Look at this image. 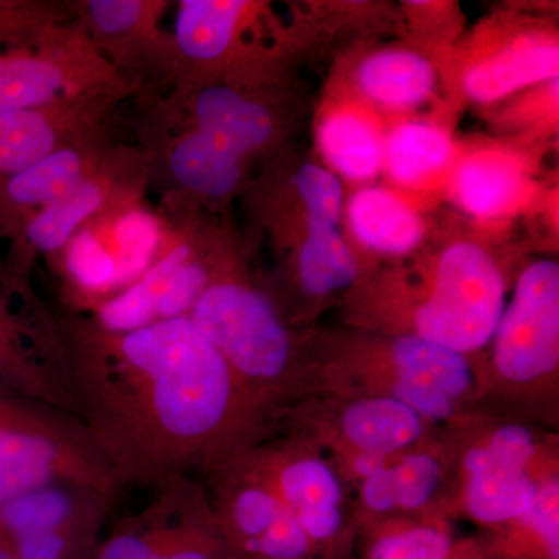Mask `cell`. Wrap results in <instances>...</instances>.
Masks as SVG:
<instances>
[{"mask_svg":"<svg viewBox=\"0 0 559 559\" xmlns=\"http://www.w3.org/2000/svg\"><path fill=\"white\" fill-rule=\"evenodd\" d=\"M506 308L498 263L474 241H455L440 253L429 299L415 314L417 336L459 353L485 347Z\"/></svg>","mask_w":559,"mask_h":559,"instance_id":"9c48e42d","label":"cell"},{"mask_svg":"<svg viewBox=\"0 0 559 559\" xmlns=\"http://www.w3.org/2000/svg\"><path fill=\"white\" fill-rule=\"evenodd\" d=\"M382 465H384V463H382L380 455L366 454V452H364V454L356 460L355 468L359 474L367 477Z\"/></svg>","mask_w":559,"mask_h":559,"instance_id":"74e56055","label":"cell"},{"mask_svg":"<svg viewBox=\"0 0 559 559\" xmlns=\"http://www.w3.org/2000/svg\"><path fill=\"white\" fill-rule=\"evenodd\" d=\"M347 221L360 245L384 255H406L425 238L417 210L385 187L356 191L347 205Z\"/></svg>","mask_w":559,"mask_h":559,"instance_id":"ffe728a7","label":"cell"},{"mask_svg":"<svg viewBox=\"0 0 559 559\" xmlns=\"http://www.w3.org/2000/svg\"><path fill=\"white\" fill-rule=\"evenodd\" d=\"M72 17L70 0H0V44L31 38Z\"/></svg>","mask_w":559,"mask_h":559,"instance_id":"f546056e","label":"cell"},{"mask_svg":"<svg viewBox=\"0 0 559 559\" xmlns=\"http://www.w3.org/2000/svg\"><path fill=\"white\" fill-rule=\"evenodd\" d=\"M471 476L468 507L474 518L498 524L521 518L536 495L525 468L492 457L487 448L471 450L465 457Z\"/></svg>","mask_w":559,"mask_h":559,"instance_id":"7402d4cb","label":"cell"},{"mask_svg":"<svg viewBox=\"0 0 559 559\" xmlns=\"http://www.w3.org/2000/svg\"><path fill=\"white\" fill-rule=\"evenodd\" d=\"M0 399L60 412L79 421L68 349L33 272L0 260Z\"/></svg>","mask_w":559,"mask_h":559,"instance_id":"277c9868","label":"cell"},{"mask_svg":"<svg viewBox=\"0 0 559 559\" xmlns=\"http://www.w3.org/2000/svg\"><path fill=\"white\" fill-rule=\"evenodd\" d=\"M559 46L546 33H527L473 62L463 75L471 100L492 105L525 87L558 80Z\"/></svg>","mask_w":559,"mask_h":559,"instance_id":"ac0fdd59","label":"cell"},{"mask_svg":"<svg viewBox=\"0 0 559 559\" xmlns=\"http://www.w3.org/2000/svg\"><path fill=\"white\" fill-rule=\"evenodd\" d=\"M384 139L373 121L349 109L331 112L318 131L319 150L330 170L358 182L374 179L382 170Z\"/></svg>","mask_w":559,"mask_h":559,"instance_id":"603a6c76","label":"cell"},{"mask_svg":"<svg viewBox=\"0 0 559 559\" xmlns=\"http://www.w3.org/2000/svg\"><path fill=\"white\" fill-rule=\"evenodd\" d=\"M495 360L511 381H533L559 360V266L554 260L528 264L503 308L495 337Z\"/></svg>","mask_w":559,"mask_h":559,"instance_id":"9a60e30c","label":"cell"},{"mask_svg":"<svg viewBox=\"0 0 559 559\" xmlns=\"http://www.w3.org/2000/svg\"><path fill=\"white\" fill-rule=\"evenodd\" d=\"M395 399L409 406L415 414L432 419L448 418L454 412V400L447 393L411 381H399Z\"/></svg>","mask_w":559,"mask_h":559,"instance_id":"836d02e7","label":"cell"},{"mask_svg":"<svg viewBox=\"0 0 559 559\" xmlns=\"http://www.w3.org/2000/svg\"><path fill=\"white\" fill-rule=\"evenodd\" d=\"M393 362L400 380L415 382L447 393L452 400L462 395L471 384L469 364L462 353L423 340L404 336L393 345Z\"/></svg>","mask_w":559,"mask_h":559,"instance_id":"4316f807","label":"cell"},{"mask_svg":"<svg viewBox=\"0 0 559 559\" xmlns=\"http://www.w3.org/2000/svg\"><path fill=\"white\" fill-rule=\"evenodd\" d=\"M454 154L447 131L426 121H404L384 139L382 170L401 186L417 187L450 168Z\"/></svg>","mask_w":559,"mask_h":559,"instance_id":"cb8c5ba5","label":"cell"},{"mask_svg":"<svg viewBox=\"0 0 559 559\" xmlns=\"http://www.w3.org/2000/svg\"><path fill=\"white\" fill-rule=\"evenodd\" d=\"M452 194L474 218H507L527 200L528 175L511 154L480 150L459 162L452 176Z\"/></svg>","mask_w":559,"mask_h":559,"instance_id":"d6986e66","label":"cell"},{"mask_svg":"<svg viewBox=\"0 0 559 559\" xmlns=\"http://www.w3.org/2000/svg\"><path fill=\"white\" fill-rule=\"evenodd\" d=\"M168 221L145 197L87 221L49 261L61 280V310L90 311L134 283L159 257Z\"/></svg>","mask_w":559,"mask_h":559,"instance_id":"3957f363","label":"cell"},{"mask_svg":"<svg viewBox=\"0 0 559 559\" xmlns=\"http://www.w3.org/2000/svg\"><path fill=\"white\" fill-rule=\"evenodd\" d=\"M159 210L168 221L167 242L159 257L117 296L75 314L116 333L190 314L212 282L229 238L204 218V212Z\"/></svg>","mask_w":559,"mask_h":559,"instance_id":"5b68a950","label":"cell"},{"mask_svg":"<svg viewBox=\"0 0 559 559\" xmlns=\"http://www.w3.org/2000/svg\"><path fill=\"white\" fill-rule=\"evenodd\" d=\"M73 17L112 69L140 95L168 90L171 33L160 21L168 0H70Z\"/></svg>","mask_w":559,"mask_h":559,"instance_id":"7c38bea8","label":"cell"},{"mask_svg":"<svg viewBox=\"0 0 559 559\" xmlns=\"http://www.w3.org/2000/svg\"><path fill=\"white\" fill-rule=\"evenodd\" d=\"M114 500L79 485L33 489L0 503V543L16 559H94Z\"/></svg>","mask_w":559,"mask_h":559,"instance_id":"8fae6325","label":"cell"},{"mask_svg":"<svg viewBox=\"0 0 559 559\" xmlns=\"http://www.w3.org/2000/svg\"><path fill=\"white\" fill-rule=\"evenodd\" d=\"M151 488L153 499L103 535L94 559H240L189 476Z\"/></svg>","mask_w":559,"mask_h":559,"instance_id":"30bf717a","label":"cell"},{"mask_svg":"<svg viewBox=\"0 0 559 559\" xmlns=\"http://www.w3.org/2000/svg\"><path fill=\"white\" fill-rule=\"evenodd\" d=\"M272 69L135 97V143L148 162L150 187L162 191L160 205L205 213L248 190L257 160L270 164L285 135Z\"/></svg>","mask_w":559,"mask_h":559,"instance_id":"7a4b0ae2","label":"cell"},{"mask_svg":"<svg viewBox=\"0 0 559 559\" xmlns=\"http://www.w3.org/2000/svg\"><path fill=\"white\" fill-rule=\"evenodd\" d=\"M296 518L311 543L333 538L341 528L342 516L337 507L300 511Z\"/></svg>","mask_w":559,"mask_h":559,"instance_id":"d590c367","label":"cell"},{"mask_svg":"<svg viewBox=\"0 0 559 559\" xmlns=\"http://www.w3.org/2000/svg\"><path fill=\"white\" fill-rule=\"evenodd\" d=\"M305 223L341 227L344 218V187L341 178L318 164L300 165L289 183Z\"/></svg>","mask_w":559,"mask_h":559,"instance_id":"83f0119b","label":"cell"},{"mask_svg":"<svg viewBox=\"0 0 559 559\" xmlns=\"http://www.w3.org/2000/svg\"><path fill=\"white\" fill-rule=\"evenodd\" d=\"M396 506L419 509L432 496L439 484L440 465L430 455H411L392 468Z\"/></svg>","mask_w":559,"mask_h":559,"instance_id":"1f68e13d","label":"cell"},{"mask_svg":"<svg viewBox=\"0 0 559 559\" xmlns=\"http://www.w3.org/2000/svg\"><path fill=\"white\" fill-rule=\"evenodd\" d=\"M283 503L294 514L312 509H330L341 502L340 481L333 471L319 460L289 463L278 474Z\"/></svg>","mask_w":559,"mask_h":559,"instance_id":"f1b7e54d","label":"cell"},{"mask_svg":"<svg viewBox=\"0 0 559 559\" xmlns=\"http://www.w3.org/2000/svg\"><path fill=\"white\" fill-rule=\"evenodd\" d=\"M189 318L223 355L242 388L252 382L275 384L288 370L289 331L270 297L238 274L230 240Z\"/></svg>","mask_w":559,"mask_h":559,"instance_id":"52a82bcc","label":"cell"},{"mask_svg":"<svg viewBox=\"0 0 559 559\" xmlns=\"http://www.w3.org/2000/svg\"><path fill=\"white\" fill-rule=\"evenodd\" d=\"M487 450L500 462L525 468L535 452V443L528 429L522 426H506L491 437Z\"/></svg>","mask_w":559,"mask_h":559,"instance_id":"e575fe53","label":"cell"},{"mask_svg":"<svg viewBox=\"0 0 559 559\" xmlns=\"http://www.w3.org/2000/svg\"><path fill=\"white\" fill-rule=\"evenodd\" d=\"M364 500L374 511H389L396 507L392 468L384 465L367 476L364 485Z\"/></svg>","mask_w":559,"mask_h":559,"instance_id":"8d00e7d4","label":"cell"},{"mask_svg":"<svg viewBox=\"0 0 559 559\" xmlns=\"http://www.w3.org/2000/svg\"><path fill=\"white\" fill-rule=\"evenodd\" d=\"M342 426L362 452L380 457L403 450L421 432L419 415L396 399L359 401L345 411Z\"/></svg>","mask_w":559,"mask_h":559,"instance_id":"484cf974","label":"cell"},{"mask_svg":"<svg viewBox=\"0 0 559 559\" xmlns=\"http://www.w3.org/2000/svg\"><path fill=\"white\" fill-rule=\"evenodd\" d=\"M521 520L527 524L540 543L546 546L551 559H559V484L557 479L547 481L536 489L535 498Z\"/></svg>","mask_w":559,"mask_h":559,"instance_id":"d6a6232c","label":"cell"},{"mask_svg":"<svg viewBox=\"0 0 559 559\" xmlns=\"http://www.w3.org/2000/svg\"><path fill=\"white\" fill-rule=\"evenodd\" d=\"M123 86L131 84L98 53L75 17L0 44V114Z\"/></svg>","mask_w":559,"mask_h":559,"instance_id":"ba28073f","label":"cell"},{"mask_svg":"<svg viewBox=\"0 0 559 559\" xmlns=\"http://www.w3.org/2000/svg\"><path fill=\"white\" fill-rule=\"evenodd\" d=\"M296 266L301 288L312 296L348 288L358 274V264L341 227L305 221L297 242Z\"/></svg>","mask_w":559,"mask_h":559,"instance_id":"d4e9b609","label":"cell"},{"mask_svg":"<svg viewBox=\"0 0 559 559\" xmlns=\"http://www.w3.org/2000/svg\"><path fill=\"white\" fill-rule=\"evenodd\" d=\"M263 3L246 0H180L171 33V86L267 64L271 58L242 43Z\"/></svg>","mask_w":559,"mask_h":559,"instance_id":"5bb4252c","label":"cell"},{"mask_svg":"<svg viewBox=\"0 0 559 559\" xmlns=\"http://www.w3.org/2000/svg\"><path fill=\"white\" fill-rule=\"evenodd\" d=\"M150 168L138 143H123L100 170L76 183L64 197L33 216L10 240L5 259L21 270L33 272L40 259L49 260L87 221L103 210L131 198L145 197Z\"/></svg>","mask_w":559,"mask_h":559,"instance_id":"4fadbf2b","label":"cell"},{"mask_svg":"<svg viewBox=\"0 0 559 559\" xmlns=\"http://www.w3.org/2000/svg\"><path fill=\"white\" fill-rule=\"evenodd\" d=\"M451 539L436 528L418 527L382 536L369 559H450Z\"/></svg>","mask_w":559,"mask_h":559,"instance_id":"4dcf8cb0","label":"cell"},{"mask_svg":"<svg viewBox=\"0 0 559 559\" xmlns=\"http://www.w3.org/2000/svg\"><path fill=\"white\" fill-rule=\"evenodd\" d=\"M58 484L95 489L112 499L123 488L75 418L0 399V503Z\"/></svg>","mask_w":559,"mask_h":559,"instance_id":"8992f818","label":"cell"},{"mask_svg":"<svg viewBox=\"0 0 559 559\" xmlns=\"http://www.w3.org/2000/svg\"><path fill=\"white\" fill-rule=\"evenodd\" d=\"M134 97V87H112L46 108L0 114V180L109 128L120 106Z\"/></svg>","mask_w":559,"mask_h":559,"instance_id":"2e32d148","label":"cell"},{"mask_svg":"<svg viewBox=\"0 0 559 559\" xmlns=\"http://www.w3.org/2000/svg\"><path fill=\"white\" fill-rule=\"evenodd\" d=\"M57 316L79 421L121 487L189 476L241 423V382L189 316L120 333Z\"/></svg>","mask_w":559,"mask_h":559,"instance_id":"6da1fadb","label":"cell"},{"mask_svg":"<svg viewBox=\"0 0 559 559\" xmlns=\"http://www.w3.org/2000/svg\"><path fill=\"white\" fill-rule=\"evenodd\" d=\"M355 80L364 98L392 110L418 108L437 86L428 58L407 49L374 51L360 61Z\"/></svg>","mask_w":559,"mask_h":559,"instance_id":"44dd1931","label":"cell"},{"mask_svg":"<svg viewBox=\"0 0 559 559\" xmlns=\"http://www.w3.org/2000/svg\"><path fill=\"white\" fill-rule=\"evenodd\" d=\"M0 559H16V557H14L13 551L7 549V547L0 543Z\"/></svg>","mask_w":559,"mask_h":559,"instance_id":"f35d334b","label":"cell"},{"mask_svg":"<svg viewBox=\"0 0 559 559\" xmlns=\"http://www.w3.org/2000/svg\"><path fill=\"white\" fill-rule=\"evenodd\" d=\"M121 145L105 128L0 180V240H13L33 216L105 167Z\"/></svg>","mask_w":559,"mask_h":559,"instance_id":"e0dca14e","label":"cell"}]
</instances>
